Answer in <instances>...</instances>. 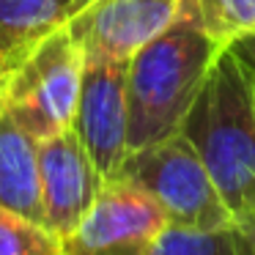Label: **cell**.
<instances>
[{"label": "cell", "mask_w": 255, "mask_h": 255, "mask_svg": "<svg viewBox=\"0 0 255 255\" xmlns=\"http://www.w3.org/2000/svg\"><path fill=\"white\" fill-rule=\"evenodd\" d=\"M165 228L159 203L137 184L116 178L63 239V255H148Z\"/></svg>", "instance_id": "cell-5"}, {"label": "cell", "mask_w": 255, "mask_h": 255, "mask_svg": "<svg viewBox=\"0 0 255 255\" xmlns=\"http://www.w3.org/2000/svg\"><path fill=\"white\" fill-rule=\"evenodd\" d=\"M250 231H253V233H255V217H253V225H250Z\"/></svg>", "instance_id": "cell-15"}, {"label": "cell", "mask_w": 255, "mask_h": 255, "mask_svg": "<svg viewBox=\"0 0 255 255\" xmlns=\"http://www.w3.org/2000/svg\"><path fill=\"white\" fill-rule=\"evenodd\" d=\"M0 255H63V239L44 222L0 206Z\"/></svg>", "instance_id": "cell-12"}, {"label": "cell", "mask_w": 255, "mask_h": 255, "mask_svg": "<svg viewBox=\"0 0 255 255\" xmlns=\"http://www.w3.org/2000/svg\"><path fill=\"white\" fill-rule=\"evenodd\" d=\"M184 0H91L72 19L85 47V61L129 58L154 41L181 11Z\"/></svg>", "instance_id": "cell-8"}, {"label": "cell", "mask_w": 255, "mask_h": 255, "mask_svg": "<svg viewBox=\"0 0 255 255\" xmlns=\"http://www.w3.org/2000/svg\"><path fill=\"white\" fill-rule=\"evenodd\" d=\"M206 33L222 47L255 36V0H195Z\"/></svg>", "instance_id": "cell-13"}, {"label": "cell", "mask_w": 255, "mask_h": 255, "mask_svg": "<svg viewBox=\"0 0 255 255\" xmlns=\"http://www.w3.org/2000/svg\"><path fill=\"white\" fill-rule=\"evenodd\" d=\"M118 178L145 189L173 228L220 231L236 225L214 178L181 129L148 148L129 154Z\"/></svg>", "instance_id": "cell-4"}, {"label": "cell", "mask_w": 255, "mask_h": 255, "mask_svg": "<svg viewBox=\"0 0 255 255\" xmlns=\"http://www.w3.org/2000/svg\"><path fill=\"white\" fill-rule=\"evenodd\" d=\"M181 132L214 178L236 225L255 217V74L233 47L220 52Z\"/></svg>", "instance_id": "cell-2"}, {"label": "cell", "mask_w": 255, "mask_h": 255, "mask_svg": "<svg viewBox=\"0 0 255 255\" xmlns=\"http://www.w3.org/2000/svg\"><path fill=\"white\" fill-rule=\"evenodd\" d=\"M222 50L228 47L206 33L195 0H184L176 19L129 58V154L181 129Z\"/></svg>", "instance_id": "cell-1"}, {"label": "cell", "mask_w": 255, "mask_h": 255, "mask_svg": "<svg viewBox=\"0 0 255 255\" xmlns=\"http://www.w3.org/2000/svg\"><path fill=\"white\" fill-rule=\"evenodd\" d=\"M36 145L39 140L17 121L0 96V206L44 222Z\"/></svg>", "instance_id": "cell-9"}, {"label": "cell", "mask_w": 255, "mask_h": 255, "mask_svg": "<svg viewBox=\"0 0 255 255\" xmlns=\"http://www.w3.org/2000/svg\"><path fill=\"white\" fill-rule=\"evenodd\" d=\"M91 0H0V66L28 41L74 19Z\"/></svg>", "instance_id": "cell-10"}, {"label": "cell", "mask_w": 255, "mask_h": 255, "mask_svg": "<svg viewBox=\"0 0 255 255\" xmlns=\"http://www.w3.org/2000/svg\"><path fill=\"white\" fill-rule=\"evenodd\" d=\"M231 47L239 52V58L250 66V72L255 74V36H247V39L236 41V44H231Z\"/></svg>", "instance_id": "cell-14"}, {"label": "cell", "mask_w": 255, "mask_h": 255, "mask_svg": "<svg viewBox=\"0 0 255 255\" xmlns=\"http://www.w3.org/2000/svg\"><path fill=\"white\" fill-rule=\"evenodd\" d=\"M72 132L105 181H116L129 156L127 63L85 61Z\"/></svg>", "instance_id": "cell-6"}, {"label": "cell", "mask_w": 255, "mask_h": 255, "mask_svg": "<svg viewBox=\"0 0 255 255\" xmlns=\"http://www.w3.org/2000/svg\"><path fill=\"white\" fill-rule=\"evenodd\" d=\"M83 74L85 47L69 19L19 47L0 66V96L36 140H44L72 129Z\"/></svg>", "instance_id": "cell-3"}, {"label": "cell", "mask_w": 255, "mask_h": 255, "mask_svg": "<svg viewBox=\"0 0 255 255\" xmlns=\"http://www.w3.org/2000/svg\"><path fill=\"white\" fill-rule=\"evenodd\" d=\"M36 156L44 225L55 236L66 239L96 203L107 181L99 176L72 129L39 140Z\"/></svg>", "instance_id": "cell-7"}, {"label": "cell", "mask_w": 255, "mask_h": 255, "mask_svg": "<svg viewBox=\"0 0 255 255\" xmlns=\"http://www.w3.org/2000/svg\"><path fill=\"white\" fill-rule=\"evenodd\" d=\"M148 255H255V233L242 225L220 231H187L167 225Z\"/></svg>", "instance_id": "cell-11"}]
</instances>
